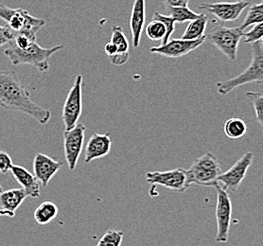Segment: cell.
<instances>
[{
  "mask_svg": "<svg viewBox=\"0 0 263 246\" xmlns=\"http://www.w3.org/2000/svg\"><path fill=\"white\" fill-rule=\"evenodd\" d=\"M243 30L239 27L228 28L217 26L206 35V40L212 44L222 54L230 61H236L240 39L243 36Z\"/></svg>",
  "mask_w": 263,
  "mask_h": 246,
  "instance_id": "cell-6",
  "label": "cell"
},
{
  "mask_svg": "<svg viewBox=\"0 0 263 246\" xmlns=\"http://www.w3.org/2000/svg\"><path fill=\"white\" fill-rule=\"evenodd\" d=\"M146 20V0H135L132 7L130 16V30L132 34V44L135 48H138L140 38L143 31Z\"/></svg>",
  "mask_w": 263,
  "mask_h": 246,
  "instance_id": "cell-16",
  "label": "cell"
},
{
  "mask_svg": "<svg viewBox=\"0 0 263 246\" xmlns=\"http://www.w3.org/2000/svg\"><path fill=\"white\" fill-rule=\"evenodd\" d=\"M153 20H159L163 22L165 26H166V34L162 40L161 45H164L170 40V38L172 36V34L174 33V30H175V21L172 17L167 16V15H164L160 12H156L153 15Z\"/></svg>",
  "mask_w": 263,
  "mask_h": 246,
  "instance_id": "cell-28",
  "label": "cell"
},
{
  "mask_svg": "<svg viewBox=\"0 0 263 246\" xmlns=\"http://www.w3.org/2000/svg\"><path fill=\"white\" fill-rule=\"evenodd\" d=\"M0 18L8 24V28L16 33H26L35 36L37 31L46 25V20L30 15L24 9H12L0 3Z\"/></svg>",
  "mask_w": 263,
  "mask_h": 246,
  "instance_id": "cell-5",
  "label": "cell"
},
{
  "mask_svg": "<svg viewBox=\"0 0 263 246\" xmlns=\"http://www.w3.org/2000/svg\"><path fill=\"white\" fill-rule=\"evenodd\" d=\"M235 1H241V0H235Z\"/></svg>",
  "mask_w": 263,
  "mask_h": 246,
  "instance_id": "cell-36",
  "label": "cell"
},
{
  "mask_svg": "<svg viewBox=\"0 0 263 246\" xmlns=\"http://www.w3.org/2000/svg\"><path fill=\"white\" fill-rule=\"evenodd\" d=\"M263 22V4L259 2L249 8L243 22L239 26V29L246 31V29L250 26L262 23Z\"/></svg>",
  "mask_w": 263,
  "mask_h": 246,
  "instance_id": "cell-24",
  "label": "cell"
},
{
  "mask_svg": "<svg viewBox=\"0 0 263 246\" xmlns=\"http://www.w3.org/2000/svg\"><path fill=\"white\" fill-rule=\"evenodd\" d=\"M0 107L22 112L43 125L47 124L51 117L49 110L31 101L30 91L21 83L15 71L0 70Z\"/></svg>",
  "mask_w": 263,
  "mask_h": 246,
  "instance_id": "cell-1",
  "label": "cell"
},
{
  "mask_svg": "<svg viewBox=\"0 0 263 246\" xmlns=\"http://www.w3.org/2000/svg\"><path fill=\"white\" fill-rule=\"evenodd\" d=\"M209 15L201 13L198 18L191 21V23L186 27L185 32L181 37L183 40H196L200 37L204 35V31L206 29V25L209 22Z\"/></svg>",
  "mask_w": 263,
  "mask_h": 246,
  "instance_id": "cell-21",
  "label": "cell"
},
{
  "mask_svg": "<svg viewBox=\"0 0 263 246\" xmlns=\"http://www.w3.org/2000/svg\"><path fill=\"white\" fill-rule=\"evenodd\" d=\"M59 214L57 204L51 201L43 202L33 212V218L39 225H46L52 222Z\"/></svg>",
  "mask_w": 263,
  "mask_h": 246,
  "instance_id": "cell-20",
  "label": "cell"
},
{
  "mask_svg": "<svg viewBox=\"0 0 263 246\" xmlns=\"http://www.w3.org/2000/svg\"><path fill=\"white\" fill-rule=\"evenodd\" d=\"M168 16L175 21V23H185L198 18L201 13L192 11L189 7H170L167 8Z\"/></svg>",
  "mask_w": 263,
  "mask_h": 246,
  "instance_id": "cell-23",
  "label": "cell"
},
{
  "mask_svg": "<svg viewBox=\"0 0 263 246\" xmlns=\"http://www.w3.org/2000/svg\"><path fill=\"white\" fill-rule=\"evenodd\" d=\"M64 48L63 45L55 46L53 48H45L40 47L37 43L30 44L29 48L20 49L15 46L7 48L4 54L12 62L13 66L19 65H31L39 72H47L49 68V59L51 56Z\"/></svg>",
  "mask_w": 263,
  "mask_h": 246,
  "instance_id": "cell-3",
  "label": "cell"
},
{
  "mask_svg": "<svg viewBox=\"0 0 263 246\" xmlns=\"http://www.w3.org/2000/svg\"><path fill=\"white\" fill-rule=\"evenodd\" d=\"M83 76L77 75L74 84L66 96L63 107L62 120L65 131L70 130L78 124L83 112Z\"/></svg>",
  "mask_w": 263,
  "mask_h": 246,
  "instance_id": "cell-8",
  "label": "cell"
},
{
  "mask_svg": "<svg viewBox=\"0 0 263 246\" xmlns=\"http://www.w3.org/2000/svg\"><path fill=\"white\" fill-rule=\"evenodd\" d=\"M206 40V35L198 38L196 40H183L173 39L166 44L151 48L149 51L155 54L160 55L166 58L177 59L185 55L190 54L192 51L201 47Z\"/></svg>",
  "mask_w": 263,
  "mask_h": 246,
  "instance_id": "cell-12",
  "label": "cell"
},
{
  "mask_svg": "<svg viewBox=\"0 0 263 246\" xmlns=\"http://www.w3.org/2000/svg\"><path fill=\"white\" fill-rule=\"evenodd\" d=\"M164 5L170 7H187L189 0H163Z\"/></svg>",
  "mask_w": 263,
  "mask_h": 246,
  "instance_id": "cell-33",
  "label": "cell"
},
{
  "mask_svg": "<svg viewBox=\"0 0 263 246\" xmlns=\"http://www.w3.org/2000/svg\"><path fill=\"white\" fill-rule=\"evenodd\" d=\"M63 167V163L53 157L37 154L33 159V174L43 186H47L50 180Z\"/></svg>",
  "mask_w": 263,
  "mask_h": 246,
  "instance_id": "cell-14",
  "label": "cell"
},
{
  "mask_svg": "<svg viewBox=\"0 0 263 246\" xmlns=\"http://www.w3.org/2000/svg\"><path fill=\"white\" fill-rule=\"evenodd\" d=\"M252 58L249 66L243 72L217 83V93L220 96H227L234 89L247 84H261L263 83L262 40L251 44Z\"/></svg>",
  "mask_w": 263,
  "mask_h": 246,
  "instance_id": "cell-2",
  "label": "cell"
},
{
  "mask_svg": "<svg viewBox=\"0 0 263 246\" xmlns=\"http://www.w3.org/2000/svg\"><path fill=\"white\" fill-rule=\"evenodd\" d=\"M28 197L23 188H11L0 192V216L12 218Z\"/></svg>",
  "mask_w": 263,
  "mask_h": 246,
  "instance_id": "cell-17",
  "label": "cell"
},
{
  "mask_svg": "<svg viewBox=\"0 0 263 246\" xmlns=\"http://www.w3.org/2000/svg\"><path fill=\"white\" fill-rule=\"evenodd\" d=\"M217 191V204H216V221H217V233L216 242L224 243L228 242L229 238V231L232 221L233 205L230 198V194L228 191L216 184L213 186Z\"/></svg>",
  "mask_w": 263,
  "mask_h": 246,
  "instance_id": "cell-7",
  "label": "cell"
},
{
  "mask_svg": "<svg viewBox=\"0 0 263 246\" xmlns=\"http://www.w3.org/2000/svg\"><path fill=\"white\" fill-rule=\"evenodd\" d=\"M110 42L113 43L117 48V54L111 58H108L110 63L116 66L125 65L127 61L129 60L130 45L123 29L120 26L113 27Z\"/></svg>",
  "mask_w": 263,
  "mask_h": 246,
  "instance_id": "cell-19",
  "label": "cell"
},
{
  "mask_svg": "<svg viewBox=\"0 0 263 246\" xmlns=\"http://www.w3.org/2000/svg\"><path fill=\"white\" fill-rule=\"evenodd\" d=\"M10 172L12 173V177L24 190L29 197L38 198L40 196L41 194L40 183L36 179L34 174H31L24 167L17 166V165H12Z\"/></svg>",
  "mask_w": 263,
  "mask_h": 246,
  "instance_id": "cell-18",
  "label": "cell"
},
{
  "mask_svg": "<svg viewBox=\"0 0 263 246\" xmlns=\"http://www.w3.org/2000/svg\"><path fill=\"white\" fill-rule=\"evenodd\" d=\"M12 157L7 154L6 152L0 150V173L6 174L10 172L12 167Z\"/></svg>",
  "mask_w": 263,
  "mask_h": 246,
  "instance_id": "cell-31",
  "label": "cell"
},
{
  "mask_svg": "<svg viewBox=\"0 0 263 246\" xmlns=\"http://www.w3.org/2000/svg\"><path fill=\"white\" fill-rule=\"evenodd\" d=\"M262 35L263 23H258V24L254 25L251 30H249L247 32L245 31L242 38H245V43L246 44H252V43H256L262 40Z\"/></svg>",
  "mask_w": 263,
  "mask_h": 246,
  "instance_id": "cell-29",
  "label": "cell"
},
{
  "mask_svg": "<svg viewBox=\"0 0 263 246\" xmlns=\"http://www.w3.org/2000/svg\"><path fill=\"white\" fill-rule=\"evenodd\" d=\"M190 184L198 186H214L221 174V164L218 157L212 153H206L196 158L186 169Z\"/></svg>",
  "mask_w": 263,
  "mask_h": 246,
  "instance_id": "cell-4",
  "label": "cell"
},
{
  "mask_svg": "<svg viewBox=\"0 0 263 246\" xmlns=\"http://www.w3.org/2000/svg\"><path fill=\"white\" fill-rule=\"evenodd\" d=\"M249 6L246 0L235 2H218V3H203L199 8L214 15L221 22H233L240 17V14Z\"/></svg>",
  "mask_w": 263,
  "mask_h": 246,
  "instance_id": "cell-13",
  "label": "cell"
},
{
  "mask_svg": "<svg viewBox=\"0 0 263 246\" xmlns=\"http://www.w3.org/2000/svg\"><path fill=\"white\" fill-rule=\"evenodd\" d=\"M246 97L249 99V101L252 102L253 108L255 111L256 115V120L257 123L263 127V94L262 92H247Z\"/></svg>",
  "mask_w": 263,
  "mask_h": 246,
  "instance_id": "cell-26",
  "label": "cell"
},
{
  "mask_svg": "<svg viewBox=\"0 0 263 246\" xmlns=\"http://www.w3.org/2000/svg\"><path fill=\"white\" fill-rule=\"evenodd\" d=\"M226 136L230 139H239L245 137L248 131L246 121L239 118H231L226 121L223 125Z\"/></svg>",
  "mask_w": 263,
  "mask_h": 246,
  "instance_id": "cell-22",
  "label": "cell"
},
{
  "mask_svg": "<svg viewBox=\"0 0 263 246\" xmlns=\"http://www.w3.org/2000/svg\"><path fill=\"white\" fill-rule=\"evenodd\" d=\"M14 46L20 49L29 48L31 43L35 42L36 37L31 36L26 33H16L14 34Z\"/></svg>",
  "mask_w": 263,
  "mask_h": 246,
  "instance_id": "cell-30",
  "label": "cell"
},
{
  "mask_svg": "<svg viewBox=\"0 0 263 246\" xmlns=\"http://www.w3.org/2000/svg\"><path fill=\"white\" fill-rule=\"evenodd\" d=\"M3 191V187H2V186H1V183H0V192H2Z\"/></svg>",
  "mask_w": 263,
  "mask_h": 246,
  "instance_id": "cell-35",
  "label": "cell"
},
{
  "mask_svg": "<svg viewBox=\"0 0 263 246\" xmlns=\"http://www.w3.org/2000/svg\"><path fill=\"white\" fill-rule=\"evenodd\" d=\"M123 232L120 230L108 229L96 246H120L123 240Z\"/></svg>",
  "mask_w": 263,
  "mask_h": 246,
  "instance_id": "cell-27",
  "label": "cell"
},
{
  "mask_svg": "<svg viewBox=\"0 0 263 246\" xmlns=\"http://www.w3.org/2000/svg\"><path fill=\"white\" fill-rule=\"evenodd\" d=\"M103 49H104L105 54L107 55L108 58H111L117 54V48L113 43L109 42L105 44Z\"/></svg>",
  "mask_w": 263,
  "mask_h": 246,
  "instance_id": "cell-34",
  "label": "cell"
},
{
  "mask_svg": "<svg viewBox=\"0 0 263 246\" xmlns=\"http://www.w3.org/2000/svg\"><path fill=\"white\" fill-rule=\"evenodd\" d=\"M146 181L155 186H161L176 192H185L191 184L186 169L176 168L165 172H149L146 174Z\"/></svg>",
  "mask_w": 263,
  "mask_h": 246,
  "instance_id": "cell-9",
  "label": "cell"
},
{
  "mask_svg": "<svg viewBox=\"0 0 263 246\" xmlns=\"http://www.w3.org/2000/svg\"><path fill=\"white\" fill-rule=\"evenodd\" d=\"M13 38L14 35L12 30H10L8 27L0 26V47L11 42L13 40Z\"/></svg>",
  "mask_w": 263,
  "mask_h": 246,
  "instance_id": "cell-32",
  "label": "cell"
},
{
  "mask_svg": "<svg viewBox=\"0 0 263 246\" xmlns=\"http://www.w3.org/2000/svg\"><path fill=\"white\" fill-rule=\"evenodd\" d=\"M166 26L159 21V20H152L149 24L147 25L145 32L146 35L153 42L162 41L166 34Z\"/></svg>",
  "mask_w": 263,
  "mask_h": 246,
  "instance_id": "cell-25",
  "label": "cell"
},
{
  "mask_svg": "<svg viewBox=\"0 0 263 246\" xmlns=\"http://www.w3.org/2000/svg\"><path fill=\"white\" fill-rule=\"evenodd\" d=\"M253 160L254 155L251 152L246 153L228 172L219 175L217 182L221 184V187L228 192H236L241 185L242 181L245 180Z\"/></svg>",
  "mask_w": 263,
  "mask_h": 246,
  "instance_id": "cell-11",
  "label": "cell"
},
{
  "mask_svg": "<svg viewBox=\"0 0 263 246\" xmlns=\"http://www.w3.org/2000/svg\"><path fill=\"white\" fill-rule=\"evenodd\" d=\"M86 128L83 123H78L70 130L64 132V153L69 171H74L78 164L84 148Z\"/></svg>",
  "mask_w": 263,
  "mask_h": 246,
  "instance_id": "cell-10",
  "label": "cell"
},
{
  "mask_svg": "<svg viewBox=\"0 0 263 246\" xmlns=\"http://www.w3.org/2000/svg\"><path fill=\"white\" fill-rule=\"evenodd\" d=\"M110 134H93L90 137L84 150V162H92L109 155L112 149Z\"/></svg>",
  "mask_w": 263,
  "mask_h": 246,
  "instance_id": "cell-15",
  "label": "cell"
}]
</instances>
